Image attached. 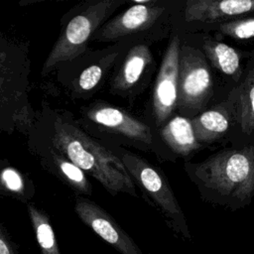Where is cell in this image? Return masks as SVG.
Here are the masks:
<instances>
[{
    "mask_svg": "<svg viewBox=\"0 0 254 254\" xmlns=\"http://www.w3.org/2000/svg\"><path fill=\"white\" fill-rule=\"evenodd\" d=\"M158 133L162 142L176 157H188L204 148L195 137L190 119L180 114L174 115Z\"/></svg>",
    "mask_w": 254,
    "mask_h": 254,
    "instance_id": "obj_18",
    "label": "cell"
},
{
    "mask_svg": "<svg viewBox=\"0 0 254 254\" xmlns=\"http://www.w3.org/2000/svg\"><path fill=\"white\" fill-rule=\"evenodd\" d=\"M183 1H133L123 12L107 20L92 36L91 42L117 43L127 39L153 44L169 39Z\"/></svg>",
    "mask_w": 254,
    "mask_h": 254,
    "instance_id": "obj_5",
    "label": "cell"
},
{
    "mask_svg": "<svg viewBox=\"0 0 254 254\" xmlns=\"http://www.w3.org/2000/svg\"><path fill=\"white\" fill-rule=\"evenodd\" d=\"M215 94L212 67L200 49L183 33L180 63L177 114L191 119L211 105Z\"/></svg>",
    "mask_w": 254,
    "mask_h": 254,
    "instance_id": "obj_9",
    "label": "cell"
},
{
    "mask_svg": "<svg viewBox=\"0 0 254 254\" xmlns=\"http://www.w3.org/2000/svg\"><path fill=\"white\" fill-rule=\"evenodd\" d=\"M35 193L36 188L29 176L0 157V196L12 197L28 204Z\"/></svg>",
    "mask_w": 254,
    "mask_h": 254,
    "instance_id": "obj_19",
    "label": "cell"
},
{
    "mask_svg": "<svg viewBox=\"0 0 254 254\" xmlns=\"http://www.w3.org/2000/svg\"><path fill=\"white\" fill-rule=\"evenodd\" d=\"M138 41L127 39L60 65L56 70L60 84L72 99H89L110 78L126 50Z\"/></svg>",
    "mask_w": 254,
    "mask_h": 254,
    "instance_id": "obj_8",
    "label": "cell"
},
{
    "mask_svg": "<svg viewBox=\"0 0 254 254\" xmlns=\"http://www.w3.org/2000/svg\"><path fill=\"white\" fill-rule=\"evenodd\" d=\"M231 104L233 127L228 137L230 146L254 144V54L246 63L240 80L225 96Z\"/></svg>",
    "mask_w": 254,
    "mask_h": 254,
    "instance_id": "obj_13",
    "label": "cell"
},
{
    "mask_svg": "<svg viewBox=\"0 0 254 254\" xmlns=\"http://www.w3.org/2000/svg\"><path fill=\"white\" fill-rule=\"evenodd\" d=\"M28 146L39 159L42 167L71 189L76 195H90L92 187L85 173L69 161L63 153L50 145L32 128L26 135Z\"/></svg>",
    "mask_w": 254,
    "mask_h": 254,
    "instance_id": "obj_14",
    "label": "cell"
},
{
    "mask_svg": "<svg viewBox=\"0 0 254 254\" xmlns=\"http://www.w3.org/2000/svg\"><path fill=\"white\" fill-rule=\"evenodd\" d=\"M27 208L41 254H62L47 212L32 202L27 204Z\"/></svg>",
    "mask_w": 254,
    "mask_h": 254,
    "instance_id": "obj_20",
    "label": "cell"
},
{
    "mask_svg": "<svg viewBox=\"0 0 254 254\" xmlns=\"http://www.w3.org/2000/svg\"><path fill=\"white\" fill-rule=\"evenodd\" d=\"M195 137L203 147L228 140L233 127V113L226 97L190 119Z\"/></svg>",
    "mask_w": 254,
    "mask_h": 254,
    "instance_id": "obj_17",
    "label": "cell"
},
{
    "mask_svg": "<svg viewBox=\"0 0 254 254\" xmlns=\"http://www.w3.org/2000/svg\"><path fill=\"white\" fill-rule=\"evenodd\" d=\"M209 32H213L217 39L220 37H228L235 41L254 39V14L218 24Z\"/></svg>",
    "mask_w": 254,
    "mask_h": 254,
    "instance_id": "obj_21",
    "label": "cell"
},
{
    "mask_svg": "<svg viewBox=\"0 0 254 254\" xmlns=\"http://www.w3.org/2000/svg\"><path fill=\"white\" fill-rule=\"evenodd\" d=\"M30 71L28 44L0 32V133L19 131L26 136L35 124Z\"/></svg>",
    "mask_w": 254,
    "mask_h": 254,
    "instance_id": "obj_3",
    "label": "cell"
},
{
    "mask_svg": "<svg viewBox=\"0 0 254 254\" xmlns=\"http://www.w3.org/2000/svg\"><path fill=\"white\" fill-rule=\"evenodd\" d=\"M151 45L136 42L126 50L109 78L111 94L132 103L148 87L156 69Z\"/></svg>",
    "mask_w": 254,
    "mask_h": 254,
    "instance_id": "obj_11",
    "label": "cell"
},
{
    "mask_svg": "<svg viewBox=\"0 0 254 254\" xmlns=\"http://www.w3.org/2000/svg\"><path fill=\"white\" fill-rule=\"evenodd\" d=\"M187 35L200 49L210 66L231 81L232 87L240 80L247 63L244 59L250 58L254 53L236 50L208 33Z\"/></svg>",
    "mask_w": 254,
    "mask_h": 254,
    "instance_id": "obj_16",
    "label": "cell"
},
{
    "mask_svg": "<svg viewBox=\"0 0 254 254\" xmlns=\"http://www.w3.org/2000/svg\"><path fill=\"white\" fill-rule=\"evenodd\" d=\"M184 169L209 204L236 211L254 199V144L225 147L202 161L185 162Z\"/></svg>",
    "mask_w": 254,
    "mask_h": 254,
    "instance_id": "obj_2",
    "label": "cell"
},
{
    "mask_svg": "<svg viewBox=\"0 0 254 254\" xmlns=\"http://www.w3.org/2000/svg\"><path fill=\"white\" fill-rule=\"evenodd\" d=\"M79 113L76 121L81 128L104 143L153 153L162 162L176 161L177 157L162 142L152 122L103 100L81 107Z\"/></svg>",
    "mask_w": 254,
    "mask_h": 254,
    "instance_id": "obj_4",
    "label": "cell"
},
{
    "mask_svg": "<svg viewBox=\"0 0 254 254\" xmlns=\"http://www.w3.org/2000/svg\"><path fill=\"white\" fill-rule=\"evenodd\" d=\"M0 254H20L17 244L13 241L11 235L0 222Z\"/></svg>",
    "mask_w": 254,
    "mask_h": 254,
    "instance_id": "obj_22",
    "label": "cell"
},
{
    "mask_svg": "<svg viewBox=\"0 0 254 254\" xmlns=\"http://www.w3.org/2000/svg\"><path fill=\"white\" fill-rule=\"evenodd\" d=\"M74 211L79 219L121 254H143L130 235L100 205L76 195Z\"/></svg>",
    "mask_w": 254,
    "mask_h": 254,
    "instance_id": "obj_15",
    "label": "cell"
},
{
    "mask_svg": "<svg viewBox=\"0 0 254 254\" xmlns=\"http://www.w3.org/2000/svg\"><path fill=\"white\" fill-rule=\"evenodd\" d=\"M107 145L123 162L135 186L142 191L145 199L160 211L169 227L184 239L191 241L186 215L164 172L125 147Z\"/></svg>",
    "mask_w": 254,
    "mask_h": 254,
    "instance_id": "obj_7",
    "label": "cell"
},
{
    "mask_svg": "<svg viewBox=\"0 0 254 254\" xmlns=\"http://www.w3.org/2000/svg\"><path fill=\"white\" fill-rule=\"evenodd\" d=\"M126 0H89L73 7L64 15L60 35L52 47L42 68L48 75L60 65L86 54L95 32Z\"/></svg>",
    "mask_w": 254,
    "mask_h": 254,
    "instance_id": "obj_6",
    "label": "cell"
},
{
    "mask_svg": "<svg viewBox=\"0 0 254 254\" xmlns=\"http://www.w3.org/2000/svg\"><path fill=\"white\" fill-rule=\"evenodd\" d=\"M254 14V0H187L177 24L184 34L208 33L218 24Z\"/></svg>",
    "mask_w": 254,
    "mask_h": 254,
    "instance_id": "obj_12",
    "label": "cell"
},
{
    "mask_svg": "<svg viewBox=\"0 0 254 254\" xmlns=\"http://www.w3.org/2000/svg\"><path fill=\"white\" fill-rule=\"evenodd\" d=\"M32 129L76 167L99 182L111 195L127 193L139 196L120 158L106 143L85 132L69 111L43 103L42 109L37 111Z\"/></svg>",
    "mask_w": 254,
    "mask_h": 254,
    "instance_id": "obj_1",
    "label": "cell"
},
{
    "mask_svg": "<svg viewBox=\"0 0 254 254\" xmlns=\"http://www.w3.org/2000/svg\"><path fill=\"white\" fill-rule=\"evenodd\" d=\"M182 39L183 32L176 20L157 70L152 90L151 122L157 130L162 128L177 114L179 63Z\"/></svg>",
    "mask_w": 254,
    "mask_h": 254,
    "instance_id": "obj_10",
    "label": "cell"
}]
</instances>
